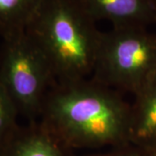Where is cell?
I'll list each match as a JSON object with an SVG mask.
<instances>
[{"label": "cell", "mask_w": 156, "mask_h": 156, "mask_svg": "<svg viewBox=\"0 0 156 156\" xmlns=\"http://www.w3.org/2000/svg\"><path fill=\"white\" fill-rule=\"evenodd\" d=\"M39 118L62 147L130 144L131 105L120 92L93 79L55 84Z\"/></svg>", "instance_id": "obj_1"}, {"label": "cell", "mask_w": 156, "mask_h": 156, "mask_svg": "<svg viewBox=\"0 0 156 156\" xmlns=\"http://www.w3.org/2000/svg\"><path fill=\"white\" fill-rule=\"evenodd\" d=\"M26 32L44 53L56 83L92 76L102 32L75 0H45Z\"/></svg>", "instance_id": "obj_2"}, {"label": "cell", "mask_w": 156, "mask_h": 156, "mask_svg": "<svg viewBox=\"0 0 156 156\" xmlns=\"http://www.w3.org/2000/svg\"><path fill=\"white\" fill-rule=\"evenodd\" d=\"M156 75V35L144 27L102 32L92 79L134 96Z\"/></svg>", "instance_id": "obj_3"}, {"label": "cell", "mask_w": 156, "mask_h": 156, "mask_svg": "<svg viewBox=\"0 0 156 156\" xmlns=\"http://www.w3.org/2000/svg\"><path fill=\"white\" fill-rule=\"evenodd\" d=\"M0 83L18 113L30 123L37 122L46 95L56 80L44 53L26 31L4 39Z\"/></svg>", "instance_id": "obj_4"}, {"label": "cell", "mask_w": 156, "mask_h": 156, "mask_svg": "<svg viewBox=\"0 0 156 156\" xmlns=\"http://www.w3.org/2000/svg\"><path fill=\"white\" fill-rule=\"evenodd\" d=\"M95 23L107 20L113 28L144 27L156 23L152 0H75Z\"/></svg>", "instance_id": "obj_5"}, {"label": "cell", "mask_w": 156, "mask_h": 156, "mask_svg": "<svg viewBox=\"0 0 156 156\" xmlns=\"http://www.w3.org/2000/svg\"><path fill=\"white\" fill-rule=\"evenodd\" d=\"M156 142V75L131 105L130 143L148 147Z\"/></svg>", "instance_id": "obj_6"}, {"label": "cell", "mask_w": 156, "mask_h": 156, "mask_svg": "<svg viewBox=\"0 0 156 156\" xmlns=\"http://www.w3.org/2000/svg\"><path fill=\"white\" fill-rule=\"evenodd\" d=\"M62 146L39 122L18 128L0 156H63Z\"/></svg>", "instance_id": "obj_7"}, {"label": "cell", "mask_w": 156, "mask_h": 156, "mask_svg": "<svg viewBox=\"0 0 156 156\" xmlns=\"http://www.w3.org/2000/svg\"><path fill=\"white\" fill-rule=\"evenodd\" d=\"M45 0H0V36L6 39L23 33Z\"/></svg>", "instance_id": "obj_8"}, {"label": "cell", "mask_w": 156, "mask_h": 156, "mask_svg": "<svg viewBox=\"0 0 156 156\" xmlns=\"http://www.w3.org/2000/svg\"><path fill=\"white\" fill-rule=\"evenodd\" d=\"M18 114L14 102L0 83V152L19 128Z\"/></svg>", "instance_id": "obj_9"}, {"label": "cell", "mask_w": 156, "mask_h": 156, "mask_svg": "<svg viewBox=\"0 0 156 156\" xmlns=\"http://www.w3.org/2000/svg\"><path fill=\"white\" fill-rule=\"evenodd\" d=\"M147 150H148V149H147ZM142 154H143V153L136 150H121L119 151V152L111 153V154H104V155L101 156H144ZM147 156H153L149 150H148V153H147Z\"/></svg>", "instance_id": "obj_10"}, {"label": "cell", "mask_w": 156, "mask_h": 156, "mask_svg": "<svg viewBox=\"0 0 156 156\" xmlns=\"http://www.w3.org/2000/svg\"><path fill=\"white\" fill-rule=\"evenodd\" d=\"M145 148H147L148 150L150 151V153L152 154L153 156H156V142L152 144L151 146H149L148 147H145Z\"/></svg>", "instance_id": "obj_11"}, {"label": "cell", "mask_w": 156, "mask_h": 156, "mask_svg": "<svg viewBox=\"0 0 156 156\" xmlns=\"http://www.w3.org/2000/svg\"><path fill=\"white\" fill-rule=\"evenodd\" d=\"M153 1V3H154V6H155L156 8V0H152Z\"/></svg>", "instance_id": "obj_12"}]
</instances>
